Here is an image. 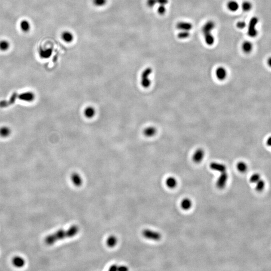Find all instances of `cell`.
Wrapping results in <instances>:
<instances>
[{"label":"cell","instance_id":"cell-1","mask_svg":"<svg viewBox=\"0 0 271 271\" xmlns=\"http://www.w3.org/2000/svg\"><path fill=\"white\" fill-rule=\"evenodd\" d=\"M79 228L76 225H73L70 226L69 229L67 230L61 229L56 231L53 234L48 235L45 238V243L49 246L52 245L57 241L61 240L63 238H72L76 235L79 232Z\"/></svg>","mask_w":271,"mask_h":271},{"label":"cell","instance_id":"cell-2","mask_svg":"<svg viewBox=\"0 0 271 271\" xmlns=\"http://www.w3.org/2000/svg\"><path fill=\"white\" fill-rule=\"evenodd\" d=\"M216 25L212 21H208L204 25L203 27V32L204 36L205 42L208 45H213L214 42V38L212 34V31L215 28Z\"/></svg>","mask_w":271,"mask_h":271},{"label":"cell","instance_id":"cell-3","mask_svg":"<svg viewBox=\"0 0 271 271\" xmlns=\"http://www.w3.org/2000/svg\"><path fill=\"white\" fill-rule=\"evenodd\" d=\"M152 72V69L150 68H146L142 73L141 84L145 89L150 87L151 84V80L149 76Z\"/></svg>","mask_w":271,"mask_h":271},{"label":"cell","instance_id":"cell-4","mask_svg":"<svg viewBox=\"0 0 271 271\" xmlns=\"http://www.w3.org/2000/svg\"><path fill=\"white\" fill-rule=\"evenodd\" d=\"M258 22L259 19L258 18L255 17L252 18L250 20L247 30V34L250 37H255L258 35V31L256 28V26Z\"/></svg>","mask_w":271,"mask_h":271},{"label":"cell","instance_id":"cell-5","mask_svg":"<svg viewBox=\"0 0 271 271\" xmlns=\"http://www.w3.org/2000/svg\"><path fill=\"white\" fill-rule=\"evenodd\" d=\"M142 235L145 238L153 241H159L161 238V234L160 233L148 229L143 230Z\"/></svg>","mask_w":271,"mask_h":271},{"label":"cell","instance_id":"cell-6","mask_svg":"<svg viewBox=\"0 0 271 271\" xmlns=\"http://www.w3.org/2000/svg\"><path fill=\"white\" fill-rule=\"evenodd\" d=\"M228 174L226 172H222L216 181V186L220 189L225 188L228 180Z\"/></svg>","mask_w":271,"mask_h":271},{"label":"cell","instance_id":"cell-7","mask_svg":"<svg viewBox=\"0 0 271 271\" xmlns=\"http://www.w3.org/2000/svg\"><path fill=\"white\" fill-rule=\"evenodd\" d=\"M18 98L22 101L31 102H33L34 100L35 95L32 92L27 91V92H25V93H23L19 94Z\"/></svg>","mask_w":271,"mask_h":271},{"label":"cell","instance_id":"cell-8","mask_svg":"<svg viewBox=\"0 0 271 271\" xmlns=\"http://www.w3.org/2000/svg\"><path fill=\"white\" fill-rule=\"evenodd\" d=\"M18 94L17 93H14L10 98L9 101L3 100V101H0V107H2V108L7 107L9 106L14 104L18 98Z\"/></svg>","mask_w":271,"mask_h":271},{"label":"cell","instance_id":"cell-9","mask_svg":"<svg viewBox=\"0 0 271 271\" xmlns=\"http://www.w3.org/2000/svg\"><path fill=\"white\" fill-rule=\"evenodd\" d=\"M204 156V151L203 150V149L199 148L196 150L194 153L192 160L195 163H199L203 161Z\"/></svg>","mask_w":271,"mask_h":271},{"label":"cell","instance_id":"cell-10","mask_svg":"<svg viewBox=\"0 0 271 271\" xmlns=\"http://www.w3.org/2000/svg\"><path fill=\"white\" fill-rule=\"evenodd\" d=\"M210 167L212 169L218 171L221 173L226 172V166L224 164L212 162L210 164Z\"/></svg>","mask_w":271,"mask_h":271},{"label":"cell","instance_id":"cell-11","mask_svg":"<svg viewBox=\"0 0 271 271\" xmlns=\"http://www.w3.org/2000/svg\"><path fill=\"white\" fill-rule=\"evenodd\" d=\"M216 74L218 80L221 81H224L227 76V72L225 68L220 67L216 69Z\"/></svg>","mask_w":271,"mask_h":271},{"label":"cell","instance_id":"cell-12","mask_svg":"<svg viewBox=\"0 0 271 271\" xmlns=\"http://www.w3.org/2000/svg\"><path fill=\"white\" fill-rule=\"evenodd\" d=\"M176 28L182 31L190 30L192 28V25L190 23L186 22H179L176 24Z\"/></svg>","mask_w":271,"mask_h":271},{"label":"cell","instance_id":"cell-13","mask_svg":"<svg viewBox=\"0 0 271 271\" xmlns=\"http://www.w3.org/2000/svg\"><path fill=\"white\" fill-rule=\"evenodd\" d=\"M71 180L76 186L80 187L82 184V179L81 177L77 173H73L71 176Z\"/></svg>","mask_w":271,"mask_h":271},{"label":"cell","instance_id":"cell-14","mask_svg":"<svg viewBox=\"0 0 271 271\" xmlns=\"http://www.w3.org/2000/svg\"><path fill=\"white\" fill-rule=\"evenodd\" d=\"M52 53V50L50 48L40 49L39 51V55L42 59H48L50 57Z\"/></svg>","mask_w":271,"mask_h":271},{"label":"cell","instance_id":"cell-15","mask_svg":"<svg viewBox=\"0 0 271 271\" xmlns=\"http://www.w3.org/2000/svg\"><path fill=\"white\" fill-rule=\"evenodd\" d=\"M96 111L95 108L91 106H89L85 108L84 111V115L88 119H91L94 117Z\"/></svg>","mask_w":271,"mask_h":271},{"label":"cell","instance_id":"cell-16","mask_svg":"<svg viewBox=\"0 0 271 271\" xmlns=\"http://www.w3.org/2000/svg\"><path fill=\"white\" fill-rule=\"evenodd\" d=\"M62 40L66 43H71L74 39V36L72 33L69 31H64L61 34Z\"/></svg>","mask_w":271,"mask_h":271},{"label":"cell","instance_id":"cell-17","mask_svg":"<svg viewBox=\"0 0 271 271\" xmlns=\"http://www.w3.org/2000/svg\"><path fill=\"white\" fill-rule=\"evenodd\" d=\"M20 29L22 32L28 33L31 29V24L28 20H22L20 23Z\"/></svg>","mask_w":271,"mask_h":271},{"label":"cell","instance_id":"cell-18","mask_svg":"<svg viewBox=\"0 0 271 271\" xmlns=\"http://www.w3.org/2000/svg\"><path fill=\"white\" fill-rule=\"evenodd\" d=\"M157 130L154 127H147L143 131V134L147 137H152L156 135Z\"/></svg>","mask_w":271,"mask_h":271},{"label":"cell","instance_id":"cell-19","mask_svg":"<svg viewBox=\"0 0 271 271\" xmlns=\"http://www.w3.org/2000/svg\"><path fill=\"white\" fill-rule=\"evenodd\" d=\"M13 264L15 267L17 268H21L25 264V260L22 258L20 257H15L13 259Z\"/></svg>","mask_w":271,"mask_h":271},{"label":"cell","instance_id":"cell-20","mask_svg":"<svg viewBox=\"0 0 271 271\" xmlns=\"http://www.w3.org/2000/svg\"><path fill=\"white\" fill-rule=\"evenodd\" d=\"M166 184L168 187L169 188H174L177 185V181L176 179L173 177H168L166 181Z\"/></svg>","mask_w":271,"mask_h":271},{"label":"cell","instance_id":"cell-21","mask_svg":"<svg viewBox=\"0 0 271 271\" xmlns=\"http://www.w3.org/2000/svg\"><path fill=\"white\" fill-rule=\"evenodd\" d=\"M192 203L191 200L189 199H184L181 201V208L184 210H187L190 209Z\"/></svg>","mask_w":271,"mask_h":271},{"label":"cell","instance_id":"cell-22","mask_svg":"<svg viewBox=\"0 0 271 271\" xmlns=\"http://www.w3.org/2000/svg\"><path fill=\"white\" fill-rule=\"evenodd\" d=\"M107 245L108 247H114L118 243V239L114 235H111L108 237L107 240Z\"/></svg>","mask_w":271,"mask_h":271},{"label":"cell","instance_id":"cell-23","mask_svg":"<svg viewBox=\"0 0 271 271\" xmlns=\"http://www.w3.org/2000/svg\"><path fill=\"white\" fill-rule=\"evenodd\" d=\"M10 48V43L6 40H0V51H7Z\"/></svg>","mask_w":271,"mask_h":271},{"label":"cell","instance_id":"cell-24","mask_svg":"<svg viewBox=\"0 0 271 271\" xmlns=\"http://www.w3.org/2000/svg\"><path fill=\"white\" fill-rule=\"evenodd\" d=\"M242 48L245 53H250L253 49V44L250 41H245L243 44Z\"/></svg>","mask_w":271,"mask_h":271},{"label":"cell","instance_id":"cell-25","mask_svg":"<svg viewBox=\"0 0 271 271\" xmlns=\"http://www.w3.org/2000/svg\"><path fill=\"white\" fill-rule=\"evenodd\" d=\"M227 6H228V9L232 12L237 11L239 8V5H238V3L234 1H231L229 2Z\"/></svg>","mask_w":271,"mask_h":271},{"label":"cell","instance_id":"cell-26","mask_svg":"<svg viewBox=\"0 0 271 271\" xmlns=\"http://www.w3.org/2000/svg\"><path fill=\"white\" fill-rule=\"evenodd\" d=\"M237 168L239 172L245 173L247 172L248 167L245 162L240 161L237 164Z\"/></svg>","mask_w":271,"mask_h":271},{"label":"cell","instance_id":"cell-27","mask_svg":"<svg viewBox=\"0 0 271 271\" xmlns=\"http://www.w3.org/2000/svg\"><path fill=\"white\" fill-rule=\"evenodd\" d=\"M11 132V130L8 127H3L0 128V136L2 137L6 138L9 136Z\"/></svg>","mask_w":271,"mask_h":271},{"label":"cell","instance_id":"cell-28","mask_svg":"<svg viewBox=\"0 0 271 271\" xmlns=\"http://www.w3.org/2000/svg\"><path fill=\"white\" fill-rule=\"evenodd\" d=\"M265 186L266 183L263 180L260 179L259 181L256 183V190L258 192H262L265 188Z\"/></svg>","mask_w":271,"mask_h":271},{"label":"cell","instance_id":"cell-29","mask_svg":"<svg viewBox=\"0 0 271 271\" xmlns=\"http://www.w3.org/2000/svg\"><path fill=\"white\" fill-rule=\"evenodd\" d=\"M261 179L260 175L259 173H254L250 177V181L252 183L256 184Z\"/></svg>","mask_w":271,"mask_h":271},{"label":"cell","instance_id":"cell-30","mask_svg":"<svg viewBox=\"0 0 271 271\" xmlns=\"http://www.w3.org/2000/svg\"><path fill=\"white\" fill-rule=\"evenodd\" d=\"M252 8V5L250 2H244L242 4V9L243 11L245 12H247L251 10Z\"/></svg>","mask_w":271,"mask_h":271},{"label":"cell","instance_id":"cell-31","mask_svg":"<svg viewBox=\"0 0 271 271\" xmlns=\"http://www.w3.org/2000/svg\"><path fill=\"white\" fill-rule=\"evenodd\" d=\"M190 35L188 31H182L179 32L178 34V37L180 39H186L189 37Z\"/></svg>","mask_w":271,"mask_h":271},{"label":"cell","instance_id":"cell-32","mask_svg":"<svg viewBox=\"0 0 271 271\" xmlns=\"http://www.w3.org/2000/svg\"><path fill=\"white\" fill-rule=\"evenodd\" d=\"M107 2V0H93V3L97 7H103Z\"/></svg>","mask_w":271,"mask_h":271},{"label":"cell","instance_id":"cell-33","mask_svg":"<svg viewBox=\"0 0 271 271\" xmlns=\"http://www.w3.org/2000/svg\"><path fill=\"white\" fill-rule=\"evenodd\" d=\"M166 7L165 5H160L158 9V12L159 14L163 15L165 13Z\"/></svg>","mask_w":271,"mask_h":271},{"label":"cell","instance_id":"cell-34","mask_svg":"<svg viewBox=\"0 0 271 271\" xmlns=\"http://www.w3.org/2000/svg\"><path fill=\"white\" fill-rule=\"evenodd\" d=\"M156 4H157L156 0H147V5L150 8H153Z\"/></svg>","mask_w":271,"mask_h":271},{"label":"cell","instance_id":"cell-35","mask_svg":"<svg viewBox=\"0 0 271 271\" xmlns=\"http://www.w3.org/2000/svg\"><path fill=\"white\" fill-rule=\"evenodd\" d=\"M247 26L246 22L244 21L238 22L237 24V27L239 29H243Z\"/></svg>","mask_w":271,"mask_h":271},{"label":"cell","instance_id":"cell-36","mask_svg":"<svg viewBox=\"0 0 271 271\" xmlns=\"http://www.w3.org/2000/svg\"><path fill=\"white\" fill-rule=\"evenodd\" d=\"M157 4H159L160 5H165L168 3V0H156Z\"/></svg>","mask_w":271,"mask_h":271},{"label":"cell","instance_id":"cell-37","mask_svg":"<svg viewBox=\"0 0 271 271\" xmlns=\"http://www.w3.org/2000/svg\"><path fill=\"white\" fill-rule=\"evenodd\" d=\"M266 144L268 147H271V136L269 137L268 138L267 140H266Z\"/></svg>","mask_w":271,"mask_h":271},{"label":"cell","instance_id":"cell-38","mask_svg":"<svg viewBox=\"0 0 271 271\" xmlns=\"http://www.w3.org/2000/svg\"><path fill=\"white\" fill-rule=\"evenodd\" d=\"M267 64L268 66L271 68V57L268 58L267 60Z\"/></svg>","mask_w":271,"mask_h":271}]
</instances>
